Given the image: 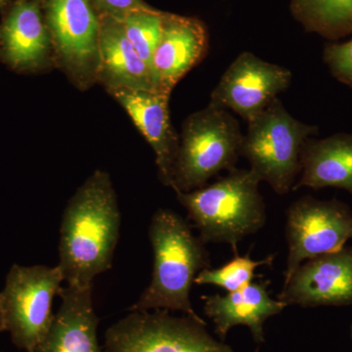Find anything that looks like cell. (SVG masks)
<instances>
[{
    "label": "cell",
    "instance_id": "cell-11",
    "mask_svg": "<svg viewBox=\"0 0 352 352\" xmlns=\"http://www.w3.org/2000/svg\"><path fill=\"white\" fill-rule=\"evenodd\" d=\"M285 305L302 307L352 303V248L307 259L277 296Z\"/></svg>",
    "mask_w": 352,
    "mask_h": 352
},
{
    "label": "cell",
    "instance_id": "cell-12",
    "mask_svg": "<svg viewBox=\"0 0 352 352\" xmlns=\"http://www.w3.org/2000/svg\"><path fill=\"white\" fill-rule=\"evenodd\" d=\"M126 111L138 131L151 146L159 176L164 186H171L173 166L179 147L170 122V94L157 89L113 88L108 90Z\"/></svg>",
    "mask_w": 352,
    "mask_h": 352
},
{
    "label": "cell",
    "instance_id": "cell-13",
    "mask_svg": "<svg viewBox=\"0 0 352 352\" xmlns=\"http://www.w3.org/2000/svg\"><path fill=\"white\" fill-rule=\"evenodd\" d=\"M207 28L196 18L164 12L161 38L153 55L157 89L171 94L173 88L207 55Z\"/></svg>",
    "mask_w": 352,
    "mask_h": 352
},
{
    "label": "cell",
    "instance_id": "cell-24",
    "mask_svg": "<svg viewBox=\"0 0 352 352\" xmlns=\"http://www.w3.org/2000/svg\"><path fill=\"white\" fill-rule=\"evenodd\" d=\"M6 331V326H4L3 314H2L1 307H0V333Z\"/></svg>",
    "mask_w": 352,
    "mask_h": 352
},
{
    "label": "cell",
    "instance_id": "cell-21",
    "mask_svg": "<svg viewBox=\"0 0 352 352\" xmlns=\"http://www.w3.org/2000/svg\"><path fill=\"white\" fill-rule=\"evenodd\" d=\"M163 16L164 12L151 7L127 14L122 20L127 38L151 69L153 55L163 30Z\"/></svg>",
    "mask_w": 352,
    "mask_h": 352
},
{
    "label": "cell",
    "instance_id": "cell-20",
    "mask_svg": "<svg viewBox=\"0 0 352 352\" xmlns=\"http://www.w3.org/2000/svg\"><path fill=\"white\" fill-rule=\"evenodd\" d=\"M275 254H271L263 261H254L250 256V252L244 256H240L238 251L234 252V258L226 265L217 270L206 268L196 277L197 285H214L226 289L228 293L239 291L251 284L256 277L254 271L261 266L272 265Z\"/></svg>",
    "mask_w": 352,
    "mask_h": 352
},
{
    "label": "cell",
    "instance_id": "cell-6",
    "mask_svg": "<svg viewBox=\"0 0 352 352\" xmlns=\"http://www.w3.org/2000/svg\"><path fill=\"white\" fill-rule=\"evenodd\" d=\"M65 282L59 266L14 264L0 292L6 331L16 346L30 352L45 337L54 314L52 303Z\"/></svg>",
    "mask_w": 352,
    "mask_h": 352
},
{
    "label": "cell",
    "instance_id": "cell-3",
    "mask_svg": "<svg viewBox=\"0 0 352 352\" xmlns=\"http://www.w3.org/2000/svg\"><path fill=\"white\" fill-rule=\"evenodd\" d=\"M254 171L235 170L226 177L194 191L178 192L204 243H226L238 251V243L258 233L266 222V208Z\"/></svg>",
    "mask_w": 352,
    "mask_h": 352
},
{
    "label": "cell",
    "instance_id": "cell-7",
    "mask_svg": "<svg viewBox=\"0 0 352 352\" xmlns=\"http://www.w3.org/2000/svg\"><path fill=\"white\" fill-rule=\"evenodd\" d=\"M164 309L129 311L105 333V352H234L207 323Z\"/></svg>",
    "mask_w": 352,
    "mask_h": 352
},
{
    "label": "cell",
    "instance_id": "cell-18",
    "mask_svg": "<svg viewBox=\"0 0 352 352\" xmlns=\"http://www.w3.org/2000/svg\"><path fill=\"white\" fill-rule=\"evenodd\" d=\"M300 175L294 191L333 187L352 195V133L308 139L300 154Z\"/></svg>",
    "mask_w": 352,
    "mask_h": 352
},
{
    "label": "cell",
    "instance_id": "cell-16",
    "mask_svg": "<svg viewBox=\"0 0 352 352\" xmlns=\"http://www.w3.org/2000/svg\"><path fill=\"white\" fill-rule=\"evenodd\" d=\"M3 56L19 69L45 65L53 47L50 30L39 0H18L0 29Z\"/></svg>",
    "mask_w": 352,
    "mask_h": 352
},
{
    "label": "cell",
    "instance_id": "cell-25",
    "mask_svg": "<svg viewBox=\"0 0 352 352\" xmlns=\"http://www.w3.org/2000/svg\"><path fill=\"white\" fill-rule=\"evenodd\" d=\"M6 0H0V7L3 6L6 4Z\"/></svg>",
    "mask_w": 352,
    "mask_h": 352
},
{
    "label": "cell",
    "instance_id": "cell-19",
    "mask_svg": "<svg viewBox=\"0 0 352 352\" xmlns=\"http://www.w3.org/2000/svg\"><path fill=\"white\" fill-rule=\"evenodd\" d=\"M291 10L307 31L325 38L352 32V0H291Z\"/></svg>",
    "mask_w": 352,
    "mask_h": 352
},
{
    "label": "cell",
    "instance_id": "cell-2",
    "mask_svg": "<svg viewBox=\"0 0 352 352\" xmlns=\"http://www.w3.org/2000/svg\"><path fill=\"white\" fill-rule=\"evenodd\" d=\"M149 239L154 254L151 282L129 311H179L206 323L190 300L196 277L210 265L206 243L194 235L186 220L163 208L153 215Z\"/></svg>",
    "mask_w": 352,
    "mask_h": 352
},
{
    "label": "cell",
    "instance_id": "cell-10",
    "mask_svg": "<svg viewBox=\"0 0 352 352\" xmlns=\"http://www.w3.org/2000/svg\"><path fill=\"white\" fill-rule=\"evenodd\" d=\"M292 78L289 69L242 52L224 72L208 104L249 122L288 89Z\"/></svg>",
    "mask_w": 352,
    "mask_h": 352
},
{
    "label": "cell",
    "instance_id": "cell-15",
    "mask_svg": "<svg viewBox=\"0 0 352 352\" xmlns=\"http://www.w3.org/2000/svg\"><path fill=\"white\" fill-rule=\"evenodd\" d=\"M270 280L256 282L226 296H201L204 311L214 324L221 340L235 326H247L256 344L265 342L264 323L270 317L281 314L287 307L283 302L273 300L268 292Z\"/></svg>",
    "mask_w": 352,
    "mask_h": 352
},
{
    "label": "cell",
    "instance_id": "cell-14",
    "mask_svg": "<svg viewBox=\"0 0 352 352\" xmlns=\"http://www.w3.org/2000/svg\"><path fill=\"white\" fill-rule=\"evenodd\" d=\"M94 286L66 285L58 296L61 305L43 340L30 352H105L99 344V318Z\"/></svg>",
    "mask_w": 352,
    "mask_h": 352
},
{
    "label": "cell",
    "instance_id": "cell-23",
    "mask_svg": "<svg viewBox=\"0 0 352 352\" xmlns=\"http://www.w3.org/2000/svg\"><path fill=\"white\" fill-rule=\"evenodd\" d=\"M99 15H108L122 21L127 14L151 8L143 0H92Z\"/></svg>",
    "mask_w": 352,
    "mask_h": 352
},
{
    "label": "cell",
    "instance_id": "cell-26",
    "mask_svg": "<svg viewBox=\"0 0 352 352\" xmlns=\"http://www.w3.org/2000/svg\"><path fill=\"white\" fill-rule=\"evenodd\" d=\"M351 331H352V329H351Z\"/></svg>",
    "mask_w": 352,
    "mask_h": 352
},
{
    "label": "cell",
    "instance_id": "cell-9",
    "mask_svg": "<svg viewBox=\"0 0 352 352\" xmlns=\"http://www.w3.org/2000/svg\"><path fill=\"white\" fill-rule=\"evenodd\" d=\"M288 259L285 282L302 261L338 252L352 238V212L338 200L302 197L287 210Z\"/></svg>",
    "mask_w": 352,
    "mask_h": 352
},
{
    "label": "cell",
    "instance_id": "cell-5",
    "mask_svg": "<svg viewBox=\"0 0 352 352\" xmlns=\"http://www.w3.org/2000/svg\"><path fill=\"white\" fill-rule=\"evenodd\" d=\"M318 127L294 118L279 98L248 122L241 156L261 182H267L278 195L293 190L300 173V154Z\"/></svg>",
    "mask_w": 352,
    "mask_h": 352
},
{
    "label": "cell",
    "instance_id": "cell-1",
    "mask_svg": "<svg viewBox=\"0 0 352 352\" xmlns=\"http://www.w3.org/2000/svg\"><path fill=\"white\" fill-rule=\"evenodd\" d=\"M120 212L108 173L95 170L65 208L60 226L59 266L72 286H94L112 267Z\"/></svg>",
    "mask_w": 352,
    "mask_h": 352
},
{
    "label": "cell",
    "instance_id": "cell-4",
    "mask_svg": "<svg viewBox=\"0 0 352 352\" xmlns=\"http://www.w3.org/2000/svg\"><path fill=\"white\" fill-rule=\"evenodd\" d=\"M244 133L239 122L224 109L208 105L183 122L170 188L194 191L222 170H235Z\"/></svg>",
    "mask_w": 352,
    "mask_h": 352
},
{
    "label": "cell",
    "instance_id": "cell-8",
    "mask_svg": "<svg viewBox=\"0 0 352 352\" xmlns=\"http://www.w3.org/2000/svg\"><path fill=\"white\" fill-rule=\"evenodd\" d=\"M44 17L62 69L76 87L94 85L100 18L92 0H45Z\"/></svg>",
    "mask_w": 352,
    "mask_h": 352
},
{
    "label": "cell",
    "instance_id": "cell-17",
    "mask_svg": "<svg viewBox=\"0 0 352 352\" xmlns=\"http://www.w3.org/2000/svg\"><path fill=\"white\" fill-rule=\"evenodd\" d=\"M99 18L97 82L107 90L122 87L157 89L152 69L134 50L122 21L108 15H99Z\"/></svg>",
    "mask_w": 352,
    "mask_h": 352
},
{
    "label": "cell",
    "instance_id": "cell-22",
    "mask_svg": "<svg viewBox=\"0 0 352 352\" xmlns=\"http://www.w3.org/2000/svg\"><path fill=\"white\" fill-rule=\"evenodd\" d=\"M323 59L333 78L352 88V39L344 43L328 44Z\"/></svg>",
    "mask_w": 352,
    "mask_h": 352
}]
</instances>
